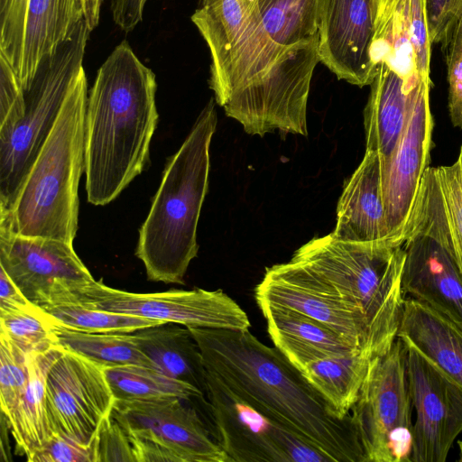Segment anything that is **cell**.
<instances>
[{
  "instance_id": "obj_1",
  "label": "cell",
  "mask_w": 462,
  "mask_h": 462,
  "mask_svg": "<svg viewBox=\"0 0 462 462\" xmlns=\"http://www.w3.org/2000/svg\"><path fill=\"white\" fill-rule=\"evenodd\" d=\"M205 367L237 397L333 462H365L350 415L339 419L303 374L248 330L187 327Z\"/></svg>"
},
{
  "instance_id": "obj_2",
  "label": "cell",
  "mask_w": 462,
  "mask_h": 462,
  "mask_svg": "<svg viewBox=\"0 0 462 462\" xmlns=\"http://www.w3.org/2000/svg\"><path fill=\"white\" fill-rule=\"evenodd\" d=\"M156 78L121 42L98 69L88 97L85 166L88 200L104 206L137 177L149 162L157 127Z\"/></svg>"
},
{
  "instance_id": "obj_3",
  "label": "cell",
  "mask_w": 462,
  "mask_h": 462,
  "mask_svg": "<svg viewBox=\"0 0 462 462\" xmlns=\"http://www.w3.org/2000/svg\"><path fill=\"white\" fill-rule=\"evenodd\" d=\"M217 122L211 98L165 167L139 230L135 253L150 281L184 284L188 267L198 254L197 227L208 188L209 150Z\"/></svg>"
},
{
  "instance_id": "obj_4",
  "label": "cell",
  "mask_w": 462,
  "mask_h": 462,
  "mask_svg": "<svg viewBox=\"0 0 462 462\" xmlns=\"http://www.w3.org/2000/svg\"><path fill=\"white\" fill-rule=\"evenodd\" d=\"M88 97L83 69L73 82L13 210H0L17 234L73 244L79 227L78 189L85 166Z\"/></svg>"
},
{
  "instance_id": "obj_5",
  "label": "cell",
  "mask_w": 462,
  "mask_h": 462,
  "mask_svg": "<svg viewBox=\"0 0 462 462\" xmlns=\"http://www.w3.org/2000/svg\"><path fill=\"white\" fill-rule=\"evenodd\" d=\"M291 259L325 282L361 317L374 356L391 347L405 298L402 244L357 243L330 233L310 240Z\"/></svg>"
},
{
  "instance_id": "obj_6",
  "label": "cell",
  "mask_w": 462,
  "mask_h": 462,
  "mask_svg": "<svg viewBox=\"0 0 462 462\" xmlns=\"http://www.w3.org/2000/svg\"><path fill=\"white\" fill-rule=\"evenodd\" d=\"M90 30L84 19L24 90L20 116L0 129V210H13L19 192L60 115L68 93L84 69Z\"/></svg>"
},
{
  "instance_id": "obj_7",
  "label": "cell",
  "mask_w": 462,
  "mask_h": 462,
  "mask_svg": "<svg viewBox=\"0 0 462 462\" xmlns=\"http://www.w3.org/2000/svg\"><path fill=\"white\" fill-rule=\"evenodd\" d=\"M401 241L403 296L430 305L462 328V273L433 167L421 179Z\"/></svg>"
},
{
  "instance_id": "obj_8",
  "label": "cell",
  "mask_w": 462,
  "mask_h": 462,
  "mask_svg": "<svg viewBox=\"0 0 462 462\" xmlns=\"http://www.w3.org/2000/svg\"><path fill=\"white\" fill-rule=\"evenodd\" d=\"M191 21L208 47L209 87L222 107L285 52L266 34L257 0H200Z\"/></svg>"
},
{
  "instance_id": "obj_9",
  "label": "cell",
  "mask_w": 462,
  "mask_h": 462,
  "mask_svg": "<svg viewBox=\"0 0 462 462\" xmlns=\"http://www.w3.org/2000/svg\"><path fill=\"white\" fill-rule=\"evenodd\" d=\"M407 346L398 337L373 357L351 410L365 462H411L413 424Z\"/></svg>"
},
{
  "instance_id": "obj_10",
  "label": "cell",
  "mask_w": 462,
  "mask_h": 462,
  "mask_svg": "<svg viewBox=\"0 0 462 462\" xmlns=\"http://www.w3.org/2000/svg\"><path fill=\"white\" fill-rule=\"evenodd\" d=\"M319 57V36L288 49L259 81L235 95L226 115L251 135H308L307 106Z\"/></svg>"
},
{
  "instance_id": "obj_11",
  "label": "cell",
  "mask_w": 462,
  "mask_h": 462,
  "mask_svg": "<svg viewBox=\"0 0 462 462\" xmlns=\"http://www.w3.org/2000/svg\"><path fill=\"white\" fill-rule=\"evenodd\" d=\"M0 267L24 296L40 308L78 303L96 280L65 241L28 237L0 216Z\"/></svg>"
},
{
  "instance_id": "obj_12",
  "label": "cell",
  "mask_w": 462,
  "mask_h": 462,
  "mask_svg": "<svg viewBox=\"0 0 462 462\" xmlns=\"http://www.w3.org/2000/svg\"><path fill=\"white\" fill-rule=\"evenodd\" d=\"M216 440L231 462H328L322 452L269 419L207 371Z\"/></svg>"
},
{
  "instance_id": "obj_13",
  "label": "cell",
  "mask_w": 462,
  "mask_h": 462,
  "mask_svg": "<svg viewBox=\"0 0 462 462\" xmlns=\"http://www.w3.org/2000/svg\"><path fill=\"white\" fill-rule=\"evenodd\" d=\"M84 19V0H0V57L23 90Z\"/></svg>"
},
{
  "instance_id": "obj_14",
  "label": "cell",
  "mask_w": 462,
  "mask_h": 462,
  "mask_svg": "<svg viewBox=\"0 0 462 462\" xmlns=\"http://www.w3.org/2000/svg\"><path fill=\"white\" fill-rule=\"evenodd\" d=\"M79 304L186 327L248 330L247 314L221 290H171L135 293L95 281L82 292Z\"/></svg>"
},
{
  "instance_id": "obj_15",
  "label": "cell",
  "mask_w": 462,
  "mask_h": 462,
  "mask_svg": "<svg viewBox=\"0 0 462 462\" xmlns=\"http://www.w3.org/2000/svg\"><path fill=\"white\" fill-rule=\"evenodd\" d=\"M46 396L51 432L87 445L96 440L116 402L106 367L67 350L48 373Z\"/></svg>"
},
{
  "instance_id": "obj_16",
  "label": "cell",
  "mask_w": 462,
  "mask_h": 462,
  "mask_svg": "<svg viewBox=\"0 0 462 462\" xmlns=\"http://www.w3.org/2000/svg\"><path fill=\"white\" fill-rule=\"evenodd\" d=\"M431 86V81L424 79L418 83L399 142L388 162L381 163L382 199L388 241L392 243L402 244L401 237L429 167L433 131L430 108Z\"/></svg>"
},
{
  "instance_id": "obj_17",
  "label": "cell",
  "mask_w": 462,
  "mask_h": 462,
  "mask_svg": "<svg viewBox=\"0 0 462 462\" xmlns=\"http://www.w3.org/2000/svg\"><path fill=\"white\" fill-rule=\"evenodd\" d=\"M407 374L416 413L411 462H445L462 431V388L409 346Z\"/></svg>"
},
{
  "instance_id": "obj_18",
  "label": "cell",
  "mask_w": 462,
  "mask_h": 462,
  "mask_svg": "<svg viewBox=\"0 0 462 462\" xmlns=\"http://www.w3.org/2000/svg\"><path fill=\"white\" fill-rule=\"evenodd\" d=\"M257 304L287 308L331 328L370 358L374 357L366 326L325 282L290 260L266 268L255 287Z\"/></svg>"
},
{
  "instance_id": "obj_19",
  "label": "cell",
  "mask_w": 462,
  "mask_h": 462,
  "mask_svg": "<svg viewBox=\"0 0 462 462\" xmlns=\"http://www.w3.org/2000/svg\"><path fill=\"white\" fill-rule=\"evenodd\" d=\"M185 400H116L112 416L128 434L168 447L180 462H231Z\"/></svg>"
},
{
  "instance_id": "obj_20",
  "label": "cell",
  "mask_w": 462,
  "mask_h": 462,
  "mask_svg": "<svg viewBox=\"0 0 462 462\" xmlns=\"http://www.w3.org/2000/svg\"><path fill=\"white\" fill-rule=\"evenodd\" d=\"M374 42L373 0H320L319 61L338 79L370 86L377 69Z\"/></svg>"
},
{
  "instance_id": "obj_21",
  "label": "cell",
  "mask_w": 462,
  "mask_h": 462,
  "mask_svg": "<svg viewBox=\"0 0 462 462\" xmlns=\"http://www.w3.org/2000/svg\"><path fill=\"white\" fill-rule=\"evenodd\" d=\"M417 72L404 78L385 60L377 61L376 74L364 110L365 152H377L381 163L390 159L405 127L418 83Z\"/></svg>"
},
{
  "instance_id": "obj_22",
  "label": "cell",
  "mask_w": 462,
  "mask_h": 462,
  "mask_svg": "<svg viewBox=\"0 0 462 462\" xmlns=\"http://www.w3.org/2000/svg\"><path fill=\"white\" fill-rule=\"evenodd\" d=\"M381 159L365 152L363 160L345 183L337 207L336 237L357 243L388 241L381 190Z\"/></svg>"
},
{
  "instance_id": "obj_23",
  "label": "cell",
  "mask_w": 462,
  "mask_h": 462,
  "mask_svg": "<svg viewBox=\"0 0 462 462\" xmlns=\"http://www.w3.org/2000/svg\"><path fill=\"white\" fill-rule=\"evenodd\" d=\"M397 337L462 388V328L458 324L430 305L405 297Z\"/></svg>"
},
{
  "instance_id": "obj_24",
  "label": "cell",
  "mask_w": 462,
  "mask_h": 462,
  "mask_svg": "<svg viewBox=\"0 0 462 462\" xmlns=\"http://www.w3.org/2000/svg\"><path fill=\"white\" fill-rule=\"evenodd\" d=\"M258 306L274 346L300 371L313 361L362 352L315 319L287 308L265 303Z\"/></svg>"
},
{
  "instance_id": "obj_25",
  "label": "cell",
  "mask_w": 462,
  "mask_h": 462,
  "mask_svg": "<svg viewBox=\"0 0 462 462\" xmlns=\"http://www.w3.org/2000/svg\"><path fill=\"white\" fill-rule=\"evenodd\" d=\"M133 335L138 347L159 371L195 386L206 395L207 369L200 349L186 326L165 322Z\"/></svg>"
},
{
  "instance_id": "obj_26",
  "label": "cell",
  "mask_w": 462,
  "mask_h": 462,
  "mask_svg": "<svg viewBox=\"0 0 462 462\" xmlns=\"http://www.w3.org/2000/svg\"><path fill=\"white\" fill-rule=\"evenodd\" d=\"M64 349L28 354V383L6 420L17 449L28 460L52 434L48 411L46 382L48 373Z\"/></svg>"
},
{
  "instance_id": "obj_27",
  "label": "cell",
  "mask_w": 462,
  "mask_h": 462,
  "mask_svg": "<svg viewBox=\"0 0 462 462\" xmlns=\"http://www.w3.org/2000/svg\"><path fill=\"white\" fill-rule=\"evenodd\" d=\"M372 358L362 352L322 358L300 372L339 419H346L358 399Z\"/></svg>"
},
{
  "instance_id": "obj_28",
  "label": "cell",
  "mask_w": 462,
  "mask_h": 462,
  "mask_svg": "<svg viewBox=\"0 0 462 462\" xmlns=\"http://www.w3.org/2000/svg\"><path fill=\"white\" fill-rule=\"evenodd\" d=\"M54 332L60 347L104 367L143 365L157 369L138 347L133 333H88L56 323Z\"/></svg>"
},
{
  "instance_id": "obj_29",
  "label": "cell",
  "mask_w": 462,
  "mask_h": 462,
  "mask_svg": "<svg viewBox=\"0 0 462 462\" xmlns=\"http://www.w3.org/2000/svg\"><path fill=\"white\" fill-rule=\"evenodd\" d=\"M320 0H257L266 34L284 52L319 36Z\"/></svg>"
},
{
  "instance_id": "obj_30",
  "label": "cell",
  "mask_w": 462,
  "mask_h": 462,
  "mask_svg": "<svg viewBox=\"0 0 462 462\" xmlns=\"http://www.w3.org/2000/svg\"><path fill=\"white\" fill-rule=\"evenodd\" d=\"M116 400H152L178 397L203 398L195 386L171 378L161 371L143 365L106 367Z\"/></svg>"
},
{
  "instance_id": "obj_31",
  "label": "cell",
  "mask_w": 462,
  "mask_h": 462,
  "mask_svg": "<svg viewBox=\"0 0 462 462\" xmlns=\"http://www.w3.org/2000/svg\"><path fill=\"white\" fill-rule=\"evenodd\" d=\"M51 319L67 328L88 333H133L165 323L138 316L88 308L79 303L42 308Z\"/></svg>"
},
{
  "instance_id": "obj_32",
  "label": "cell",
  "mask_w": 462,
  "mask_h": 462,
  "mask_svg": "<svg viewBox=\"0 0 462 462\" xmlns=\"http://www.w3.org/2000/svg\"><path fill=\"white\" fill-rule=\"evenodd\" d=\"M0 334L6 336L27 355L59 346L54 322L38 306L0 313Z\"/></svg>"
},
{
  "instance_id": "obj_33",
  "label": "cell",
  "mask_w": 462,
  "mask_h": 462,
  "mask_svg": "<svg viewBox=\"0 0 462 462\" xmlns=\"http://www.w3.org/2000/svg\"><path fill=\"white\" fill-rule=\"evenodd\" d=\"M450 232L454 254L462 273V145L450 165L434 167Z\"/></svg>"
},
{
  "instance_id": "obj_34",
  "label": "cell",
  "mask_w": 462,
  "mask_h": 462,
  "mask_svg": "<svg viewBox=\"0 0 462 462\" xmlns=\"http://www.w3.org/2000/svg\"><path fill=\"white\" fill-rule=\"evenodd\" d=\"M402 20V27L413 56L420 76L431 81V42L429 35L425 0H401L396 10Z\"/></svg>"
},
{
  "instance_id": "obj_35",
  "label": "cell",
  "mask_w": 462,
  "mask_h": 462,
  "mask_svg": "<svg viewBox=\"0 0 462 462\" xmlns=\"http://www.w3.org/2000/svg\"><path fill=\"white\" fill-rule=\"evenodd\" d=\"M28 380V355L0 334V404L5 417L23 393Z\"/></svg>"
},
{
  "instance_id": "obj_36",
  "label": "cell",
  "mask_w": 462,
  "mask_h": 462,
  "mask_svg": "<svg viewBox=\"0 0 462 462\" xmlns=\"http://www.w3.org/2000/svg\"><path fill=\"white\" fill-rule=\"evenodd\" d=\"M29 462H97V439L83 444L65 434L53 432L27 460Z\"/></svg>"
},
{
  "instance_id": "obj_37",
  "label": "cell",
  "mask_w": 462,
  "mask_h": 462,
  "mask_svg": "<svg viewBox=\"0 0 462 462\" xmlns=\"http://www.w3.org/2000/svg\"><path fill=\"white\" fill-rule=\"evenodd\" d=\"M443 51L448 82V113L452 125L462 128V23L456 27Z\"/></svg>"
},
{
  "instance_id": "obj_38",
  "label": "cell",
  "mask_w": 462,
  "mask_h": 462,
  "mask_svg": "<svg viewBox=\"0 0 462 462\" xmlns=\"http://www.w3.org/2000/svg\"><path fill=\"white\" fill-rule=\"evenodd\" d=\"M425 5L430 42L443 51L462 23V0H425Z\"/></svg>"
},
{
  "instance_id": "obj_39",
  "label": "cell",
  "mask_w": 462,
  "mask_h": 462,
  "mask_svg": "<svg viewBox=\"0 0 462 462\" xmlns=\"http://www.w3.org/2000/svg\"><path fill=\"white\" fill-rule=\"evenodd\" d=\"M97 462H137L126 430L112 414L103 422L97 432Z\"/></svg>"
},
{
  "instance_id": "obj_40",
  "label": "cell",
  "mask_w": 462,
  "mask_h": 462,
  "mask_svg": "<svg viewBox=\"0 0 462 462\" xmlns=\"http://www.w3.org/2000/svg\"><path fill=\"white\" fill-rule=\"evenodd\" d=\"M23 106L24 90L7 62L0 57V129L17 119Z\"/></svg>"
},
{
  "instance_id": "obj_41",
  "label": "cell",
  "mask_w": 462,
  "mask_h": 462,
  "mask_svg": "<svg viewBox=\"0 0 462 462\" xmlns=\"http://www.w3.org/2000/svg\"><path fill=\"white\" fill-rule=\"evenodd\" d=\"M147 0H111V13L115 23L127 32L143 20Z\"/></svg>"
},
{
  "instance_id": "obj_42",
  "label": "cell",
  "mask_w": 462,
  "mask_h": 462,
  "mask_svg": "<svg viewBox=\"0 0 462 462\" xmlns=\"http://www.w3.org/2000/svg\"><path fill=\"white\" fill-rule=\"evenodd\" d=\"M33 305L0 267V313L31 308Z\"/></svg>"
},
{
  "instance_id": "obj_43",
  "label": "cell",
  "mask_w": 462,
  "mask_h": 462,
  "mask_svg": "<svg viewBox=\"0 0 462 462\" xmlns=\"http://www.w3.org/2000/svg\"><path fill=\"white\" fill-rule=\"evenodd\" d=\"M401 0H373L374 14L376 20L389 19L396 10Z\"/></svg>"
},
{
  "instance_id": "obj_44",
  "label": "cell",
  "mask_w": 462,
  "mask_h": 462,
  "mask_svg": "<svg viewBox=\"0 0 462 462\" xmlns=\"http://www.w3.org/2000/svg\"><path fill=\"white\" fill-rule=\"evenodd\" d=\"M102 2L103 0H88L85 20L91 31L98 23Z\"/></svg>"
},
{
  "instance_id": "obj_45",
  "label": "cell",
  "mask_w": 462,
  "mask_h": 462,
  "mask_svg": "<svg viewBox=\"0 0 462 462\" xmlns=\"http://www.w3.org/2000/svg\"><path fill=\"white\" fill-rule=\"evenodd\" d=\"M458 448H459V458L458 461L462 462V441L457 442Z\"/></svg>"
},
{
  "instance_id": "obj_46",
  "label": "cell",
  "mask_w": 462,
  "mask_h": 462,
  "mask_svg": "<svg viewBox=\"0 0 462 462\" xmlns=\"http://www.w3.org/2000/svg\"><path fill=\"white\" fill-rule=\"evenodd\" d=\"M84 4H85V13H86V7H87L88 0H84Z\"/></svg>"
}]
</instances>
